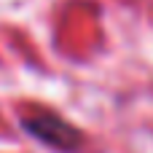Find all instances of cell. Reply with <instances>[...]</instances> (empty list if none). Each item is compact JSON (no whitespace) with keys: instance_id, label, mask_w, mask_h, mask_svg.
Returning a JSON list of instances; mask_svg holds the SVG:
<instances>
[{"instance_id":"obj_1","label":"cell","mask_w":153,"mask_h":153,"mask_svg":"<svg viewBox=\"0 0 153 153\" xmlns=\"http://www.w3.org/2000/svg\"><path fill=\"white\" fill-rule=\"evenodd\" d=\"M22 129L56 153H75L83 145V132L56 113L40 110V113H32V116H24Z\"/></svg>"}]
</instances>
